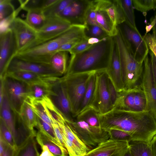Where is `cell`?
<instances>
[{"mask_svg": "<svg viewBox=\"0 0 156 156\" xmlns=\"http://www.w3.org/2000/svg\"><path fill=\"white\" fill-rule=\"evenodd\" d=\"M16 71L30 72L45 77H61L62 76L55 71L50 65L26 61L15 56L9 63L5 73Z\"/></svg>", "mask_w": 156, "mask_h": 156, "instance_id": "cell-15", "label": "cell"}, {"mask_svg": "<svg viewBox=\"0 0 156 156\" xmlns=\"http://www.w3.org/2000/svg\"><path fill=\"white\" fill-rule=\"evenodd\" d=\"M146 42L149 50L152 52L156 57V36L154 32L152 34H145L143 36Z\"/></svg>", "mask_w": 156, "mask_h": 156, "instance_id": "cell-48", "label": "cell"}, {"mask_svg": "<svg viewBox=\"0 0 156 156\" xmlns=\"http://www.w3.org/2000/svg\"><path fill=\"white\" fill-rule=\"evenodd\" d=\"M134 9L146 16L147 12L154 9V0H132Z\"/></svg>", "mask_w": 156, "mask_h": 156, "instance_id": "cell-40", "label": "cell"}, {"mask_svg": "<svg viewBox=\"0 0 156 156\" xmlns=\"http://www.w3.org/2000/svg\"><path fill=\"white\" fill-rule=\"evenodd\" d=\"M125 19V22L131 27L137 29L136 27L134 8L132 0H119Z\"/></svg>", "mask_w": 156, "mask_h": 156, "instance_id": "cell-34", "label": "cell"}, {"mask_svg": "<svg viewBox=\"0 0 156 156\" xmlns=\"http://www.w3.org/2000/svg\"><path fill=\"white\" fill-rule=\"evenodd\" d=\"M25 101L30 105L38 117L52 126V123L47 113L43 101H38L26 99Z\"/></svg>", "mask_w": 156, "mask_h": 156, "instance_id": "cell-37", "label": "cell"}, {"mask_svg": "<svg viewBox=\"0 0 156 156\" xmlns=\"http://www.w3.org/2000/svg\"><path fill=\"white\" fill-rule=\"evenodd\" d=\"M154 17L155 19V23L152 29L153 31V32L154 33L156 36V13Z\"/></svg>", "mask_w": 156, "mask_h": 156, "instance_id": "cell-56", "label": "cell"}, {"mask_svg": "<svg viewBox=\"0 0 156 156\" xmlns=\"http://www.w3.org/2000/svg\"><path fill=\"white\" fill-rule=\"evenodd\" d=\"M119 93L112 109L134 112L149 111L147 99L140 84Z\"/></svg>", "mask_w": 156, "mask_h": 156, "instance_id": "cell-6", "label": "cell"}, {"mask_svg": "<svg viewBox=\"0 0 156 156\" xmlns=\"http://www.w3.org/2000/svg\"><path fill=\"white\" fill-rule=\"evenodd\" d=\"M73 0H56L50 5L43 10L46 18L57 16L61 13Z\"/></svg>", "mask_w": 156, "mask_h": 156, "instance_id": "cell-35", "label": "cell"}, {"mask_svg": "<svg viewBox=\"0 0 156 156\" xmlns=\"http://www.w3.org/2000/svg\"><path fill=\"white\" fill-rule=\"evenodd\" d=\"M110 135V139L116 141L129 142L132 140L128 133L120 130L110 129L107 130Z\"/></svg>", "mask_w": 156, "mask_h": 156, "instance_id": "cell-44", "label": "cell"}, {"mask_svg": "<svg viewBox=\"0 0 156 156\" xmlns=\"http://www.w3.org/2000/svg\"><path fill=\"white\" fill-rule=\"evenodd\" d=\"M0 122V136L9 145L16 149V145L11 132L1 118Z\"/></svg>", "mask_w": 156, "mask_h": 156, "instance_id": "cell-41", "label": "cell"}, {"mask_svg": "<svg viewBox=\"0 0 156 156\" xmlns=\"http://www.w3.org/2000/svg\"><path fill=\"white\" fill-rule=\"evenodd\" d=\"M90 2V0H73L57 16L71 25L85 26V15Z\"/></svg>", "mask_w": 156, "mask_h": 156, "instance_id": "cell-17", "label": "cell"}, {"mask_svg": "<svg viewBox=\"0 0 156 156\" xmlns=\"http://www.w3.org/2000/svg\"><path fill=\"white\" fill-rule=\"evenodd\" d=\"M22 9L23 7L20 5L12 14L0 20V34L3 33L10 29L11 24Z\"/></svg>", "mask_w": 156, "mask_h": 156, "instance_id": "cell-42", "label": "cell"}, {"mask_svg": "<svg viewBox=\"0 0 156 156\" xmlns=\"http://www.w3.org/2000/svg\"><path fill=\"white\" fill-rule=\"evenodd\" d=\"M85 28L84 25H72L69 29L57 37L18 52L15 57L26 61L50 65L52 57L58 51L62 45L74 39L85 37Z\"/></svg>", "mask_w": 156, "mask_h": 156, "instance_id": "cell-3", "label": "cell"}, {"mask_svg": "<svg viewBox=\"0 0 156 156\" xmlns=\"http://www.w3.org/2000/svg\"><path fill=\"white\" fill-rule=\"evenodd\" d=\"M84 38L74 39L64 44L61 47L58 51H63L69 52L77 44Z\"/></svg>", "mask_w": 156, "mask_h": 156, "instance_id": "cell-51", "label": "cell"}, {"mask_svg": "<svg viewBox=\"0 0 156 156\" xmlns=\"http://www.w3.org/2000/svg\"><path fill=\"white\" fill-rule=\"evenodd\" d=\"M114 44L113 37L108 36L85 51L71 55L65 74L106 69L110 61Z\"/></svg>", "mask_w": 156, "mask_h": 156, "instance_id": "cell-2", "label": "cell"}, {"mask_svg": "<svg viewBox=\"0 0 156 156\" xmlns=\"http://www.w3.org/2000/svg\"><path fill=\"white\" fill-rule=\"evenodd\" d=\"M150 148L153 156H156V134L150 143Z\"/></svg>", "mask_w": 156, "mask_h": 156, "instance_id": "cell-54", "label": "cell"}, {"mask_svg": "<svg viewBox=\"0 0 156 156\" xmlns=\"http://www.w3.org/2000/svg\"><path fill=\"white\" fill-rule=\"evenodd\" d=\"M101 4L107 12L114 26L117 27L125 21V19L119 0H101Z\"/></svg>", "mask_w": 156, "mask_h": 156, "instance_id": "cell-23", "label": "cell"}, {"mask_svg": "<svg viewBox=\"0 0 156 156\" xmlns=\"http://www.w3.org/2000/svg\"><path fill=\"white\" fill-rule=\"evenodd\" d=\"M0 118L11 132L16 144L17 140L16 117L11 108L8 98L4 91L2 100L0 103Z\"/></svg>", "mask_w": 156, "mask_h": 156, "instance_id": "cell-22", "label": "cell"}, {"mask_svg": "<svg viewBox=\"0 0 156 156\" xmlns=\"http://www.w3.org/2000/svg\"><path fill=\"white\" fill-rule=\"evenodd\" d=\"M97 75L94 96L90 106L102 115L111 111L113 108L110 100L108 85V76L105 69L98 70Z\"/></svg>", "mask_w": 156, "mask_h": 156, "instance_id": "cell-9", "label": "cell"}, {"mask_svg": "<svg viewBox=\"0 0 156 156\" xmlns=\"http://www.w3.org/2000/svg\"><path fill=\"white\" fill-rule=\"evenodd\" d=\"M96 9L94 0H91L85 15V26L94 25L99 26L96 21Z\"/></svg>", "mask_w": 156, "mask_h": 156, "instance_id": "cell-45", "label": "cell"}, {"mask_svg": "<svg viewBox=\"0 0 156 156\" xmlns=\"http://www.w3.org/2000/svg\"><path fill=\"white\" fill-rule=\"evenodd\" d=\"M92 45L90 43L89 38L85 37L77 44L69 52L71 55L76 54L85 51Z\"/></svg>", "mask_w": 156, "mask_h": 156, "instance_id": "cell-47", "label": "cell"}, {"mask_svg": "<svg viewBox=\"0 0 156 156\" xmlns=\"http://www.w3.org/2000/svg\"><path fill=\"white\" fill-rule=\"evenodd\" d=\"M0 78L3 79L4 91L11 108L15 115H19L27 98V85L9 77Z\"/></svg>", "mask_w": 156, "mask_h": 156, "instance_id": "cell-10", "label": "cell"}, {"mask_svg": "<svg viewBox=\"0 0 156 156\" xmlns=\"http://www.w3.org/2000/svg\"><path fill=\"white\" fill-rule=\"evenodd\" d=\"M117 28L135 59L139 62L143 63L149 49L138 30L133 28L125 22L119 25Z\"/></svg>", "mask_w": 156, "mask_h": 156, "instance_id": "cell-8", "label": "cell"}, {"mask_svg": "<svg viewBox=\"0 0 156 156\" xmlns=\"http://www.w3.org/2000/svg\"><path fill=\"white\" fill-rule=\"evenodd\" d=\"M155 23V19L154 17L151 20V23L148 25H147L145 27L146 33L145 34H147L152 29Z\"/></svg>", "mask_w": 156, "mask_h": 156, "instance_id": "cell-55", "label": "cell"}, {"mask_svg": "<svg viewBox=\"0 0 156 156\" xmlns=\"http://www.w3.org/2000/svg\"><path fill=\"white\" fill-rule=\"evenodd\" d=\"M10 0H0V20L12 14L15 10Z\"/></svg>", "mask_w": 156, "mask_h": 156, "instance_id": "cell-43", "label": "cell"}, {"mask_svg": "<svg viewBox=\"0 0 156 156\" xmlns=\"http://www.w3.org/2000/svg\"><path fill=\"white\" fill-rule=\"evenodd\" d=\"M117 34L113 37L120 58L124 90L131 89L140 84L143 71V63L134 58L121 32L117 29Z\"/></svg>", "mask_w": 156, "mask_h": 156, "instance_id": "cell-4", "label": "cell"}, {"mask_svg": "<svg viewBox=\"0 0 156 156\" xmlns=\"http://www.w3.org/2000/svg\"><path fill=\"white\" fill-rule=\"evenodd\" d=\"M140 84L146 97L149 111L156 120V87L152 71L150 55L143 62V71Z\"/></svg>", "mask_w": 156, "mask_h": 156, "instance_id": "cell-14", "label": "cell"}, {"mask_svg": "<svg viewBox=\"0 0 156 156\" xmlns=\"http://www.w3.org/2000/svg\"><path fill=\"white\" fill-rule=\"evenodd\" d=\"M129 148V142L109 139L91 149L85 156H124Z\"/></svg>", "mask_w": 156, "mask_h": 156, "instance_id": "cell-18", "label": "cell"}, {"mask_svg": "<svg viewBox=\"0 0 156 156\" xmlns=\"http://www.w3.org/2000/svg\"><path fill=\"white\" fill-rule=\"evenodd\" d=\"M16 149L9 145L0 136V156H14Z\"/></svg>", "mask_w": 156, "mask_h": 156, "instance_id": "cell-46", "label": "cell"}, {"mask_svg": "<svg viewBox=\"0 0 156 156\" xmlns=\"http://www.w3.org/2000/svg\"><path fill=\"white\" fill-rule=\"evenodd\" d=\"M154 8L156 10V0H154Z\"/></svg>", "mask_w": 156, "mask_h": 156, "instance_id": "cell-58", "label": "cell"}, {"mask_svg": "<svg viewBox=\"0 0 156 156\" xmlns=\"http://www.w3.org/2000/svg\"><path fill=\"white\" fill-rule=\"evenodd\" d=\"M84 34L85 37L88 38H95L102 40L109 36L101 27L94 25H85Z\"/></svg>", "mask_w": 156, "mask_h": 156, "instance_id": "cell-38", "label": "cell"}, {"mask_svg": "<svg viewBox=\"0 0 156 156\" xmlns=\"http://www.w3.org/2000/svg\"><path fill=\"white\" fill-rule=\"evenodd\" d=\"M41 147L42 151L39 156H54L47 146L43 145Z\"/></svg>", "mask_w": 156, "mask_h": 156, "instance_id": "cell-53", "label": "cell"}, {"mask_svg": "<svg viewBox=\"0 0 156 156\" xmlns=\"http://www.w3.org/2000/svg\"><path fill=\"white\" fill-rule=\"evenodd\" d=\"M105 72L117 91L119 92L123 90L124 85L121 63L118 49L114 40L111 57Z\"/></svg>", "mask_w": 156, "mask_h": 156, "instance_id": "cell-19", "label": "cell"}, {"mask_svg": "<svg viewBox=\"0 0 156 156\" xmlns=\"http://www.w3.org/2000/svg\"><path fill=\"white\" fill-rule=\"evenodd\" d=\"M55 77H51L48 81L44 83L26 85L27 93L26 99L43 101L49 98L51 84Z\"/></svg>", "mask_w": 156, "mask_h": 156, "instance_id": "cell-21", "label": "cell"}, {"mask_svg": "<svg viewBox=\"0 0 156 156\" xmlns=\"http://www.w3.org/2000/svg\"><path fill=\"white\" fill-rule=\"evenodd\" d=\"M69 122L75 132L89 148L95 147L110 139L108 130L101 127L91 126L84 120L76 117Z\"/></svg>", "mask_w": 156, "mask_h": 156, "instance_id": "cell-7", "label": "cell"}, {"mask_svg": "<svg viewBox=\"0 0 156 156\" xmlns=\"http://www.w3.org/2000/svg\"><path fill=\"white\" fill-rule=\"evenodd\" d=\"M96 71L65 74L61 77L71 103L74 118L78 113L89 79Z\"/></svg>", "mask_w": 156, "mask_h": 156, "instance_id": "cell-5", "label": "cell"}, {"mask_svg": "<svg viewBox=\"0 0 156 156\" xmlns=\"http://www.w3.org/2000/svg\"><path fill=\"white\" fill-rule=\"evenodd\" d=\"M9 77L27 85L42 83L47 82L51 77H45L27 71L7 72L3 77Z\"/></svg>", "mask_w": 156, "mask_h": 156, "instance_id": "cell-24", "label": "cell"}, {"mask_svg": "<svg viewBox=\"0 0 156 156\" xmlns=\"http://www.w3.org/2000/svg\"><path fill=\"white\" fill-rule=\"evenodd\" d=\"M37 127L39 130L55 143L61 145L56 137L52 127L37 116Z\"/></svg>", "mask_w": 156, "mask_h": 156, "instance_id": "cell-39", "label": "cell"}, {"mask_svg": "<svg viewBox=\"0 0 156 156\" xmlns=\"http://www.w3.org/2000/svg\"><path fill=\"white\" fill-rule=\"evenodd\" d=\"M35 135L31 136L22 145L16 148L14 156H39Z\"/></svg>", "mask_w": 156, "mask_h": 156, "instance_id": "cell-30", "label": "cell"}, {"mask_svg": "<svg viewBox=\"0 0 156 156\" xmlns=\"http://www.w3.org/2000/svg\"><path fill=\"white\" fill-rule=\"evenodd\" d=\"M75 117L84 120L91 126L101 127L99 113L91 106L78 114Z\"/></svg>", "mask_w": 156, "mask_h": 156, "instance_id": "cell-33", "label": "cell"}, {"mask_svg": "<svg viewBox=\"0 0 156 156\" xmlns=\"http://www.w3.org/2000/svg\"><path fill=\"white\" fill-rule=\"evenodd\" d=\"M17 52L15 38L12 30L9 29L0 34V77H3L9 63Z\"/></svg>", "mask_w": 156, "mask_h": 156, "instance_id": "cell-16", "label": "cell"}, {"mask_svg": "<svg viewBox=\"0 0 156 156\" xmlns=\"http://www.w3.org/2000/svg\"><path fill=\"white\" fill-rule=\"evenodd\" d=\"M101 126L106 130L124 131L133 140L150 144L156 134V120L148 111L134 112L113 109L103 115Z\"/></svg>", "mask_w": 156, "mask_h": 156, "instance_id": "cell-1", "label": "cell"}, {"mask_svg": "<svg viewBox=\"0 0 156 156\" xmlns=\"http://www.w3.org/2000/svg\"><path fill=\"white\" fill-rule=\"evenodd\" d=\"M52 125L55 135L59 143L63 147L66 149L64 134L62 128L58 124L56 123H53Z\"/></svg>", "mask_w": 156, "mask_h": 156, "instance_id": "cell-50", "label": "cell"}, {"mask_svg": "<svg viewBox=\"0 0 156 156\" xmlns=\"http://www.w3.org/2000/svg\"><path fill=\"white\" fill-rule=\"evenodd\" d=\"M129 144L132 156H153L150 144L133 140L129 142Z\"/></svg>", "mask_w": 156, "mask_h": 156, "instance_id": "cell-32", "label": "cell"}, {"mask_svg": "<svg viewBox=\"0 0 156 156\" xmlns=\"http://www.w3.org/2000/svg\"><path fill=\"white\" fill-rule=\"evenodd\" d=\"M26 22L37 32L44 25L46 20L43 10H31L27 11Z\"/></svg>", "mask_w": 156, "mask_h": 156, "instance_id": "cell-31", "label": "cell"}, {"mask_svg": "<svg viewBox=\"0 0 156 156\" xmlns=\"http://www.w3.org/2000/svg\"><path fill=\"white\" fill-rule=\"evenodd\" d=\"M108 85L110 101L113 108L118 98L119 93L117 91L112 81L108 77Z\"/></svg>", "mask_w": 156, "mask_h": 156, "instance_id": "cell-49", "label": "cell"}, {"mask_svg": "<svg viewBox=\"0 0 156 156\" xmlns=\"http://www.w3.org/2000/svg\"><path fill=\"white\" fill-rule=\"evenodd\" d=\"M36 137L37 142L40 146L43 145L47 146L54 156H69L66 149L55 143L40 131L37 133Z\"/></svg>", "mask_w": 156, "mask_h": 156, "instance_id": "cell-26", "label": "cell"}, {"mask_svg": "<svg viewBox=\"0 0 156 156\" xmlns=\"http://www.w3.org/2000/svg\"><path fill=\"white\" fill-rule=\"evenodd\" d=\"M62 128L65 136L74 145L86 154L91 150L83 142L75 132L66 119L58 125Z\"/></svg>", "mask_w": 156, "mask_h": 156, "instance_id": "cell-25", "label": "cell"}, {"mask_svg": "<svg viewBox=\"0 0 156 156\" xmlns=\"http://www.w3.org/2000/svg\"><path fill=\"white\" fill-rule=\"evenodd\" d=\"M67 51H58L52 57L50 65L53 69L62 75L66 72L68 66V53Z\"/></svg>", "mask_w": 156, "mask_h": 156, "instance_id": "cell-29", "label": "cell"}, {"mask_svg": "<svg viewBox=\"0 0 156 156\" xmlns=\"http://www.w3.org/2000/svg\"><path fill=\"white\" fill-rule=\"evenodd\" d=\"M72 25L58 16L46 18L44 25L37 32L36 40L27 49L57 37L69 29Z\"/></svg>", "mask_w": 156, "mask_h": 156, "instance_id": "cell-11", "label": "cell"}, {"mask_svg": "<svg viewBox=\"0 0 156 156\" xmlns=\"http://www.w3.org/2000/svg\"><path fill=\"white\" fill-rule=\"evenodd\" d=\"M18 115L28 129L32 132L35 131L34 128L37 126V116L30 105L25 101L21 107Z\"/></svg>", "mask_w": 156, "mask_h": 156, "instance_id": "cell-28", "label": "cell"}, {"mask_svg": "<svg viewBox=\"0 0 156 156\" xmlns=\"http://www.w3.org/2000/svg\"><path fill=\"white\" fill-rule=\"evenodd\" d=\"M95 6L96 21L98 26L111 37L115 36L118 32L107 12L103 7L101 0H94Z\"/></svg>", "mask_w": 156, "mask_h": 156, "instance_id": "cell-20", "label": "cell"}, {"mask_svg": "<svg viewBox=\"0 0 156 156\" xmlns=\"http://www.w3.org/2000/svg\"><path fill=\"white\" fill-rule=\"evenodd\" d=\"M56 0H19L23 9L27 12L31 10H43L55 2Z\"/></svg>", "mask_w": 156, "mask_h": 156, "instance_id": "cell-36", "label": "cell"}, {"mask_svg": "<svg viewBox=\"0 0 156 156\" xmlns=\"http://www.w3.org/2000/svg\"><path fill=\"white\" fill-rule=\"evenodd\" d=\"M10 28L15 36L18 52L29 48L37 38V32L20 18L15 19Z\"/></svg>", "mask_w": 156, "mask_h": 156, "instance_id": "cell-13", "label": "cell"}, {"mask_svg": "<svg viewBox=\"0 0 156 156\" xmlns=\"http://www.w3.org/2000/svg\"><path fill=\"white\" fill-rule=\"evenodd\" d=\"M124 156H132L130 151L129 148L124 154Z\"/></svg>", "mask_w": 156, "mask_h": 156, "instance_id": "cell-57", "label": "cell"}, {"mask_svg": "<svg viewBox=\"0 0 156 156\" xmlns=\"http://www.w3.org/2000/svg\"><path fill=\"white\" fill-rule=\"evenodd\" d=\"M97 71H95L92 73L89 79L86 89L77 115L90 107L92 104L95 94L97 78Z\"/></svg>", "mask_w": 156, "mask_h": 156, "instance_id": "cell-27", "label": "cell"}, {"mask_svg": "<svg viewBox=\"0 0 156 156\" xmlns=\"http://www.w3.org/2000/svg\"><path fill=\"white\" fill-rule=\"evenodd\" d=\"M149 54L151 58L153 76L156 87V57L154 53L151 51H150Z\"/></svg>", "mask_w": 156, "mask_h": 156, "instance_id": "cell-52", "label": "cell"}, {"mask_svg": "<svg viewBox=\"0 0 156 156\" xmlns=\"http://www.w3.org/2000/svg\"><path fill=\"white\" fill-rule=\"evenodd\" d=\"M49 97L54 106L69 121L74 119L71 103L61 77L52 83Z\"/></svg>", "mask_w": 156, "mask_h": 156, "instance_id": "cell-12", "label": "cell"}]
</instances>
